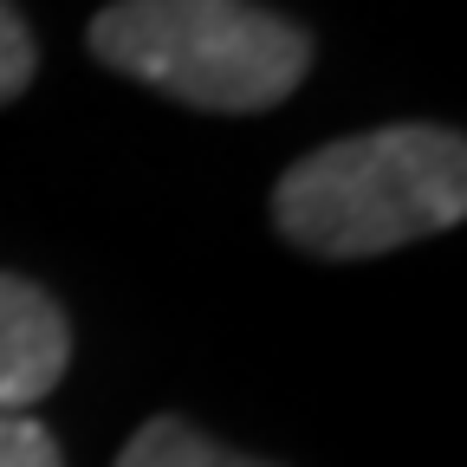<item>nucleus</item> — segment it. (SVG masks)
<instances>
[{"label":"nucleus","mask_w":467,"mask_h":467,"mask_svg":"<svg viewBox=\"0 0 467 467\" xmlns=\"http://www.w3.org/2000/svg\"><path fill=\"white\" fill-rule=\"evenodd\" d=\"M467 214V143L441 124H389L299 156L273 182V227L299 254L370 260Z\"/></svg>","instance_id":"nucleus-1"},{"label":"nucleus","mask_w":467,"mask_h":467,"mask_svg":"<svg viewBox=\"0 0 467 467\" xmlns=\"http://www.w3.org/2000/svg\"><path fill=\"white\" fill-rule=\"evenodd\" d=\"M91 52L175 104L234 117L285 104L312 72L306 26L254 0H110Z\"/></svg>","instance_id":"nucleus-2"},{"label":"nucleus","mask_w":467,"mask_h":467,"mask_svg":"<svg viewBox=\"0 0 467 467\" xmlns=\"http://www.w3.org/2000/svg\"><path fill=\"white\" fill-rule=\"evenodd\" d=\"M72 364V325L52 292L0 273V416H26Z\"/></svg>","instance_id":"nucleus-3"},{"label":"nucleus","mask_w":467,"mask_h":467,"mask_svg":"<svg viewBox=\"0 0 467 467\" xmlns=\"http://www.w3.org/2000/svg\"><path fill=\"white\" fill-rule=\"evenodd\" d=\"M117 467H273L260 454H241L202 429H189L182 416H156L130 435V448L117 454Z\"/></svg>","instance_id":"nucleus-4"},{"label":"nucleus","mask_w":467,"mask_h":467,"mask_svg":"<svg viewBox=\"0 0 467 467\" xmlns=\"http://www.w3.org/2000/svg\"><path fill=\"white\" fill-rule=\"evenodd\" d=\"M0 467H66L52 429L33 416H0Z\"/></svg>","instance_id":"nucleus-5"},{"label":"nucleus","mask_w":467,"mask_h":467,"mask_svg":"<svg viewBox=\"0 0 467 467\" xmlns=\"http://www.w3.org/2000/svg\"><path fill=\"white\" fill-rule=\"evenodd\" d=\"M33 66H39L33 33H26V20L7 7V0H0V104L20 98V91L33 85Z\"/></svg>","instance_id":"nucleus-6"}]
</instances>
